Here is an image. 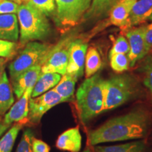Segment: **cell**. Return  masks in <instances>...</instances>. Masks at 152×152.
<instances>
[{
    "label": "cell",
    "mask_w": 152,
    "mask_h": 152,
    "mask_svg": "<svg viewBox=\"0 0 152 152\" xmlns=\"http://www.w3.org/2000/svg\"><path fill=\"white\" fill-rule=\"evenodd\" d=\"M151 123L152 116L149 110L144 107L135 108L90 131L88 142L91 146H96L106 142L143 139L149 132Z\"/></svg>",
    "instance_id": "obj_1"
},
{
    "label": "cell",
    "mask_w": 152,
    "mask_h": 152,
    "mask_svg": "<svg viewBox=\"0 0 152 152\" xmlns=\"http://www.w3.org/2000/svg\"><path fill=\"white\" fill-rule=\"evenodd\" d=\"M77 111L81 122L87 124L104 113V79L100 73L87 77L75 94Z\"/></svg>",
    "instance_id": "obj_2"
},
{
    "label": "cell",
    "mask_w": 152,
    "mask_h": 152,
    "mask_svg": "<svg viewBox=\"0 0 152 152\" xmlns=\"http://www.w3.org/2000/svg\"><path fill=\"white\" fill-rule=\"evenodd\" d=\"M17 15L20 45L45 40L50 36L52 27L47 16L29 1L20 4Z\"/></svg>",
    "instance_id": "obj_3"
},
{
    "label": "cell",
    "mask_w": 152,
    "mask_h": 152,
    "mask_svg": "<svg viewBox=\"0 0 152 152\" xmlns=\"http://www.w3.org/2000/svg\"><path fill=\"white\" fill-rule=\"evenodd\" d=\"M141 92L137 79L129 73H120L104 80V112L117 109L137 98Z\"/></svg>",
    "instance_id": "obj_4"
},
{
    "label": "cell",
    "mask_w": 152,
    "mask_h": 152,
    "mask_svg": "<svg viewBox=\"0 0 152 152\" xmlns=\"http://www.w3.org/2000/svg\"><path fill=\"white\" fill-rule=\"evenodd\" d=\"M52 45L37 41L29 42L9 65L11 80L36 65H42Z\"/></svg>",
    "instance_id": "obj_5"
},
{
    "label": "cell",
    "mask_w": 152,
    "mask_h": 152,
    "mask_svg": "<svg viewBox=\"0 0 152 152\" xmlns=\"http://www.w3.org/2000/svg\"><path fill=\"white\" fill-rule=\"evenodd\" d=\"M55 2L54 20L57 26L61 28L75 26L90 7L85 0H55Z\"/></svg>",
    "instance_id": "obj_6"
},
{
    "label": "cell",
    "mask_w": 152,
    "mask_h": 152,
    "mask_svg": "<svg viewBox=\"0 0 152 152\" xmlns=\"http://www.w3.org/2000/svg\"><path fill=\"white\" fill-rule=\"evenodd\" d=\"M71 38L58 42L49 51L41 66L42 73H54L64 75L66 73L68 64V48Z\"/></svg>",
    "instance_id": "obj_7"
},
{
    "label": "cell",
    "mask_w": 152,
    "mask_h": 152,
    "mask_svg": "<svg viewBox=\"0 0 152 152\" xmlns=\"http://www.w3.org/2000/svg\"><path fill=\"white\" fill-rule=\"evenodd\" d=\"M64 102V99L54 89L36 97H30L28 118L33 123H39L44 114L54 106Z\"/></svg>",
    "instance_id": "obj_8"
},
{
    "label": "cell",
    "mask_w": 152,
    "mask_h": 152,
    "mask_svg": "<svg viewBox=\"0 0 152 152\" xmlns=\"http://www.w3.org/2000/svg\"><path fill=\"white\" fill-rule=\"evenodd\" d=\"M87 48V44L80 39L71 42L68 48V64L66 73L77 79L83 75Z\"/></svg>",
    "instance_id": "obj_9"
},
{
    "label": "cell",
    "mask_w": 152,
    "mask_h": 152,
    "mask_svg": "<svg viewBox=\"0 0 152 152\" xmlns=\"http://www.w3.org/2000/svg\"><path fill=\"white\" fill-rule=\"evenodd\" d=\"M130 51L128 55L130 67H134L139 61L149 54L144 36V26L129 29L125 33Z\"/></svg>",
    "instance_id": "obj_10"
},
{
    "label": "cell",
    "mask_w": 152,
    "mask_h": 152,
    "mask_svg": "<svg viewBox=\"0 0 152 152\" xmlns=\"http://www.w3.org/2000/svg\"><path fill=\"white\" fill-rule=\"evenodd\" d=\"M33 87H30L25 91L23 94L14 104L6 113L4 123L10 125L14 123H19L28 118L29 112V100L31 97Z\"/></svg>",
    "instance_id": "obj_11"
},
{
    "label": "cell",
    "mask_w": 152,
    "mask_h": 152,
    "mask_svg": "<svg viewBox=\"0 0 152 152\" xmlns=\"http://www.w3.org/2000/svg\"><path fill=\"white\" fill-rule=\"evenodd\" d=\"M40 73L41 66L36 65L11 80L13 91L17 98H20L27 89L34 87Z\"/></svg>",
    "instance_id": "obj_12"
},
{
    "label": "cell",
    "mask_w": 152,
    "mask_h": 152,
    "mask_svg": "<svg viewBox=\"0 0 152 152\" xmlns=\"http://www.w3.org/2000/svg\"><path fill=\"white\" fill-rule=\"evenodd\" d=\"M149 21H152V0H137L129 16L128 30Z\"/></svg>",
    "instance_id": "obj_13"
},
{
    "label": "cell",
    "mask_w": 152,
    "mask_h": 152,
    "mask_svg": "<svg viewBox=\"0 0 152 152\" xmlns=\"http://www.w3.org/2000/svg\"><path fill=\"white\" fill-rule=\"evenodd\" d=\"M58 149L68 152H79L82 147V135L79 127L70 128L63 132L56 140Z\"/></svg>",
    "instance_id": "obj_14"
},
{
    "label": "cell",
    "mask_w": 152,
    "mask_h": 152,
    "mask_svg": "<svg viewBox=\"0 0 152 152\" xmlns=\"http://www.w3.org/2000/svg\"><path fill=\"white\" fill-rule=\"evenodd\" d=\"M136 1H118L110 10V23L122 29L128 30L129 16Z\"/></svg>",
    "instance_id": "obj_15"
},
{
    "label": "cell",
    "mask_w": 152,
    "mask_h": 152,
    "mask_svg": "<svg viewBox=\"0 0 152 152\" xmlns=\"http://www.w3.org/2000/svg\"><path fill=\"white\" fill-rule=\"evenodd\" d=\"M19 38V26L16 14L0 15V39L16 42Z\"/></svg>",
    "instance_id": "obj_16"
},
{
    "label": "cell",
    "mask_w": 152,
    "mask_h": 152,
    "mask_svg": "<svg viewBox=\"0 0 152 152\" xmlns=\"http://www.w3.org/2000/svg\"><path fill=\"white\" fill-rule=\"evenodd\" d=\"M61 75L54 73H42L39 75L32 91L31 97H36L52 90L61 78Z\"/></svg>",
    "instance_id": "obj_17"
},
{
    "label": "cell",
    "mask_w": 152,
    "mask_h": 152,
    "mask_svg": "<svg viewBox=\"0 0 152 152\" xmlns=\"http://www.w3.org/2000/svg\"><path fill=\"white\" fill-rule=\"evenodd\" d=\"M13 88L6 72L0 78V115L5 114L14 104Z\"/></svg>",
    "instance_id": "obj_18"
},
{
    "label": "cell",
    "mask_w": 152,
    "mask_h": 152,
    "mask_svg": "<svg viewBox=\"0 0 152 152\" xmlns=\"http://www.w3.org/2000/svg\"><path fill=\"white\" fill-rule=\"evenodd\" d=\"M77 80V78L75 77L66 73L61 76L60 81L53 89L60 95L64 102H72L74 99V92Z\"/></svg>",
    "instance_id": "obj_19"
},
{
    "label": "cell",
    "mask_w": 152,
    "mask_h": 152,
    "mask_svg": "<svg viewBox=\"0 0 152 152\" xmlns=\"http://www.w3.org/2000/svg\"><path fill=\"white\" fill-rule=\"evenodd\" d=\"M94 152H147V146L142 140L113 146H97Z\"/></svg>",
    "instance_id": "obj_20"
},
{
    "label": "cell",
    "mask_w": 152,
    "mask_h": 152,
    "mask_svg": "<svg viewBox=\"0 0 152 152\" xmlns=\"http://www.w3.org/2000/svg\"><path fill=\"white\" fill-rule=\"evenodd\" d=\"M102 61L99 52L94 47L87 48L85 62V73L86 78L97 73L102 68Z\"/></svg>",
    "instance_id": "obj_21"
},
{
    "label": "cell",
    "mask_w": 152,
    "mask_h": 152,
    "mask_svg": "<svg viewBox=\"0 0 152 152\" xmlns=\"http://www.w3.org/2000/svg\"><path fill=\"white\" fill-rule=\"evenodd\" d=\"M119 0H92L90 9L85 13V18H99L106 15Z\"/></svg>",
    "instance_id": "obj_22"
},
{
    "label": "cell",
    "mask_w": 152,
    "mask_h": 152,
    "mask_svg": "<svg viewBox=\"0 0 152 152\" xmlns=\"http://www.w3.org/2000/svg\"><path fill=\"white\" fill-rule=\"evenodd\" d=\"M22 128V123L14 125L0 140V152H11L16 137Z\"/></svg>",
    "instance_id": "obj_23"
},
{
    "label": "cell",
    "mask_w": 152,
    "mask_h": 152,
    "mask_svg": "<svg viewBox=\"0 0 152 152\" xmlns=\"http://www.w3.org/2000/svg\"><path fill=\"white\" fill-rule=\"evenodd\" d=\"M110 65L113 71L117 73H122L128 71L130 67L128 57L124 54H109Z\"/></svg>",
    "instance_id": "obj_24"
},
{
    "label": "cell",
    "mask_w": 152,
    "mask_h": 152,
    "mask_svg": "<svg viewBox=\"0 0 152 152\" xmlns=\"http://www.w3.org/2000/svg\"><path fill=\"white\" fill-rule=\"evenodd\" d=\"M143 76V84L149 92L152 100V56H149L139 68Z\"/></svg>",
    "instance_id": "obj_25"
},
{
    "label": "cell",
    "mask_w": 152,
    "mask_h": 152,
    "mask_svg": "<svg viewBox=\"0 0 152 152\" xmlns=\"http://www.w3.org/2000/svg\"><path fill=\"white\" fill-rule=\"evenodd\" d=\"M28 1L47 16L54 15L56 10L55 0H29Z\"/></svg>",
    "instance_id": "obj_26"
},
{
    "label": "cell",
    "mask_w": 152,
    "mask_h": 152,
    "mask_svg": "<svg viewBox=\"0 0 152 152\" xmlns=\"http://www.w3.org/2000/svg\"><path fill=\"white\" fill-rule=\"evenodd\" d=\"M18 48L16 42H11L0 39V57L9 58L14 56Z\"/></svg>",
    "instance_id": "obj_27"
},
{
    "label": "cell",
    "mask_w": 152,
    "mask_h": 152,
    "mask_svg": "<svg viewBox=\"0 0 152 152\" xmlns=\"http://www.w3.org/2000/svg\"><path fill=\"white\" fill-rule=\"evenodd\" d=\"M33 137V132L30 129H27L25 130L16 152H33L32 140Z\"/></svg>",
    "instance_id": "obj_28"
},
{
    "label": "cell",
    "mask_w": 152,
    "mask_h": 152,
    "mask_svg": "<svg viewBox=\"0 0 152 152\" xmlns=\"http://www.w3.org/2000/svg\"><path fill=\"white\" fill-rule=\"evenodd\" d=\"M130 51V46L127 38L123 36H118L114 41L113 47L110 50L109 54H128Z\"/></svg>",
    "instance_id": "obj_29"
},
{
    "label": "cell",
    "mask_w": 152,
    "mask_h": 152,
    "mask_svg": "<svg viewBox=\"0 0 152 152\" xmlns=\"http://www.w3.org/2000/svg\"><path fill=\"white\" fill-rule=\"evenodd\" d=\"M20 4L9 0H0V15L16 14Z\"/></svg>",
    "instance_id": "obj_30"
},
{
    "label": "cell",
    "mask_w": 152,
    "mask_h": 152,
    "mask_svg": "<svg viewBox=\"0 0 152 152\" xmlns=\"http://www.w3.org/2000/svg\"><path fill=\"white\" fill-rule=\"evenodd\" d=\"M32 150L33 152H49L50 147L42 140L33 137L32 140Z\"/></svg>",
    "instance_id": "obj_31"
},
{
    "label": "cell",
    "mask_w": 152,
    "mask_h": 152,
    "mask_svg": "<svg viewBox=\"0 0 152 152\" xmlns=\"http://www.w3.org/2000/svg\"><path fill=\"white\" fill-rule=\"evenodd\" d=\"M144 36L148 52H152V23L144 26Z\"/></svg>",
    "instance_id": "obj_32"
},
{
    "label": "cell",
    "mask_w": 152,
    "mask_h": 152,
    "mask_svg": "<svg viewBox=\"0 0 152 152\" xmlns=\"http://www.w3.org/2000/svg\"><path fill=\"white\" fill-rule=\"evenodd\" d=\"M9 127H10V125L5 124V123H4V121H1V120H0V137L6 131L8 130Z\"/></svg>",
    "instance_id": "obj_33"
},
{
    "label": "cell",
    "mask_w": 152,
    "mask_h": 152,
    "mask_svg": "<svg viewBox=\"0 0 152 152\" xmlns=\"http://www.w3.org/2000/svg\"><path fill=\"white\" fill-rule=\"evenodd\" d=\"M5 71V64H1L0 65V78H1V75L4 73V72Z\"/></svg>",
    "instance_id": "obj_34"
},
{
    "label": "cell",
    "mask_w": 152,
    "mask_h": 152,
    "mask_svg": "<svg viewBox=\"0 0 152 152\" xmlns=\"http://www.w3.org/2000/svg\"><path fill=\"white\" fill-rule=\"evenodd\" d=\"M9 1H14V2H16L17 4H22L21 0H9Z\"/></svg>",
    "instance_id": "obj_35"
},
{
    "label": "cell",
    "mask_w": 152,
    "mask_h": 152,
    "mask_svg": "<svg viewBox=\"0 0 152 152\" xmlns=\"http://www.w3.org/2000/svg\"><path fill=\"white\" fill-rule=\"evenodd\" d=\"M6 61H6L5 58H1V57H0V65H1V64H5Z\"/></svg>",
    "instance_id": "obj_36"
},
{
    "label": "cell",
    "mask_w": 152,
    "mask_h": 152,
    "mask_svg": "<svg viewBox=\"0 0 152 152\" xmlns=\"http://www.w3.org/2000/svg\"><path fill=\"white\" fill-rule=\"evenodd\" d=\"M83 152H91V150L90 148H87V149H85Z\"/></svg>",
    "instance_id": "obj_37"
},
{
    "label": "cell",
    "mask_w": 152,
    "mask_h": 152,
    "mask_svg": "<svg viewBox=\"0 0 152 152\" xmlns=\"http://www.w3.org/2000/svg\"><path fill=\"white\" fill-rule=\"evenodd\" d=\"M137 1V0H119V1Z\"/></svg>",
    "instance_id": "obj_38"
},
{
    "label": "cell",
    "mask_w": 152,
    "mask_h": 152,
    "mask_svg": "<svg viewBox=\"0 0 152 152\" xmlns=\"http://www.w3.org/2000/svg\"><path fill=\"white\" fill-rule=\"evenodd\" d=\"M85 1H86L88 3V4H90V6H91V4H92V0H85Z\"/></svg>",
    "instance_id": "obj_39"
},
{
    "label": "cell",
    "mask_w": 152,
    "mask_h": 152,
    "mask_svg": "<svg viewBox=\"0 0 152 152\" xmlns=\"http://www.w3.org/2000/svg\"><path fill=\"white\" fill-rule=\"evenodd\" d=\"M29 1V0H21L22 3H25V2H28V1Z\"/></svg>",
    "instance_id": "obj_40"
}]
</instances>
